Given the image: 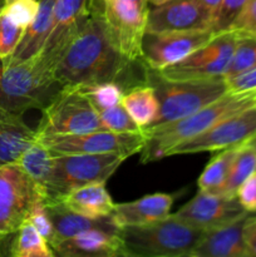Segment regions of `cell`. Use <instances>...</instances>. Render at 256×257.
<instances>
[{"instance_id":"obj_6","label":"cell","mask_w":256,"mask_h":257,"mask_svg":"<svg viewBox=\"0 0 256 257\" xmlns=\"http://www.w3.org/2000/svg\"><path fill=\"white\" fill-rule=\"evenodd\" d=\"M127 158V155L118 152L54 155L48 201L60 200L65 193L82 186L105 183Z\"/></svg>"},{"instance_id":"obj_14","label":"cell","mask_w":256,"mask_h":257,"mask_svg":"<svg viewBox=\"0 0 256 257\" xmlns=\"http://www.w3.org/2000/svg\"><path fill=\"white\" fill-rule=\"evenodd\" d=\"M93 0H57L53 13L52 29L39 57L50 69L82 30L92 15Z\"/></svg>"},{"instance_id":"obj_35","label":"cell","mask_w":256,"mask_h":257,"mask_svg":"<svg viewBox=\"0 0 256 257\" xmlns=\"http://www.w3.org/2000/svg\"><path fill=\"white\" fill-rule=\"evenodd\" d=\"M3 8L18 25L27 28L37 17L39 0H15L10 4L3 5Z\"/></svg>"},{"instance_id":"obj_27","label":"cell","mask_w":256,"mask_h":257,"mask_svg":"<svg viewBox=\"0 0 256 257\" xmlns=\"http://www.w3.org/2000/svg\"><path fill=\"white\" fill-rule=\"evenodd\" d=\"M238 147L226 148V150L220 151L217 155L213 156L212 160L207 163L203 172L198 177V190L211 193H217L220 191V188L222 187L223 183L227 180L228 175H230L232 162L235 160Z\"/></svg>"},{"instance_id":"obj_39","label":"cell","mask_w":256,"mask_h":257,"mask_svg":"<svg viewBox=\"0 0 256 257\" xmlns=\"http://www.w3.org/2000/svg\"><path fill=\"white\" fill-rule=\"evenodd\" d=\"M243 238L250 257L256 256V216L248 215V217L246 218L243 226Z\"/></svg>"},{"instance_id":"obj_42","label":"cell","mask_w":256,"mask_h":257,"mask_svg":"<svg viewBox=\"0 0 256 257\" xmlns=\"http://www.w3.org/2000/svg\"><path fill=\"white\" fill-rule=\"evenodd\" d=\"M166 2H170V0H148V4L152 5V7H156V5H161Z\"/></svg>"},{"instance_id":"obj_31","label":"cell","mask_w":256,"mask_h":257,"mask_svg":"<svg viewBox=\"0 0 256 257\" xmlns=\"http://www.w3.org/2000/svg\"><path fill=\"white\" fill-rule=\"evenodd\" d=\"M25 28L18 25L0 7V60L9 58L22 40Z\"/></svg>"},{"instance_id":"obj_40","label":"cell","mask_w":256,"mask_h":257,"mask_svg":"<svg viewBox=\"0 0 256 257\" xmlns=\"http://www.w3.org/2000/svg\"><path fill=\"white\" fill-rule=\"evenodd\" d=\"M203 7L206 8L208 13H210L211 18H212V25H213V20H215L216 14H217V10L220 8L221 0H198Z\"/></svg>"},{"instance_id":"obj_20","label":"cell","mask_w":256,"mask_h":257,"mask_svg":"<svg viewBox=\"0 0 256 257\" xmlns=\"http://www.w3.org/2000/svg\"><path fill=\"white\" fill-rule=\"evenodd\" d=\"M47 210L54 227V241L90 230L119 233L120 227H118L114 222L112 215L103 217H88L70 211L59 200L47 201Z\"/></svg>"},{"instance_id":"obj_16","label":"cell","mask_w":256,"mask_h":257,"mask_svg":"<svg viewBox=\"0 0 256 257\" xmlns=\"http://www.w3.org/2000/svg\"><path fill=\"white\" fill-rule=\"evenodd\" d=\"M206 29H212V18L198 0H170L148 9V33Z\"/></svg>"},{"instance_id":"obj_3","label":"cell","mask_w":256,"mask_h":257,"mask_svg":"<svg viewBox=\"0 0 256 257\" xmlns=\"http://www.w3.org/2000/svg\"><path fill=\"white\" fill-rule=\"evenodd\" d=\"M60 88L53 70L42 62L39 54L14 65L0 60V104L14 114L42 110Z\"/></svg>"},{"instance_id":"obj_15","label":"cell","mask_w":256,"mask_h":257,"mask_svg":"<svg viewBox=\"0 0 256 257\" xmlns=\"http://www.w3.org/2000/svg\"><path fill=\"white\" fill-rule=\"evenodd\" d=\"M247 213L237 197L198 191L190 202L172 216L196 230L206 232L227 225Z\"/></svg>"},{"instance_id":"obj_21","label":"cell","mask_w":256,"mask_h":257,"mask_svg":"<svg viewBox=\"0 0 256 257\" xmlns=\"http://www.w3.org/2000/svg\"><path fill=\"white\" fill-rule=\"evenodd\" d=\"M55 3L57 0H39V10H38L37 17L25 28L22 40L14 53L9 58L2 60L4 64H18V63L35 57L42 52L52 29Z\"/></svg>"},{"instance_id":"obj_24","label":"cell","mask_w":256,"mask_h":257,"mask_svg":"<svg viewBox=\"0 0 256 257\" xmlns=\"http://www.w3.org/2000/svg\"><path fill=\"white\" fill-rule=\"evenodd\" d=\"M120 104L142 130L150 127L160 112V102L156 90L148 83L125 92Z\"/></svg>"},{"instance_id":"obj_1","label":"cell","mask_w":256,"mask_h":257,"mask_svg":"<svg viewBox=\"0 0 256 257\" xmlns=\"http://www.w3.org/2000/svg\"><path fill=\"white\" fill-rule=\"evenodd\" d=\"M141 63L145 62L128 59L118 50L103 18L93 9L84 27L58 60L53 73L62 87L115 82L128 92L148 83V73L140 75L138 70H133Z\"/></svg>"},{"instance_id":"obj_7","label":"cell","mask_w":256,"mask_h":257,"mask_svg":"<svg viewBox=\"0 0 256 257\" xmlns=\"http://www.w3.org/2000/svg\"><path fill=\"white\" fill-rule=\"evenodd\" d=\"M35 136L74 135L105 130L99 113L77 87H62L42 109Z\"/></svg>"},{"instance_id":"obj_4","label":"cell","mask_w":256,"mask_h":257,"mask_svg":"<svg viewBox=\"0 0 256 257\" xmlns=\"http://www.w3.org/2000/svg\"><path fill=\"white\" fill-rule=\"evenodd\" d=\"M203 233L172 215L145 225L124 226L119 230L127 257H190Z\"/></svg>"},{"instance_id":"obj_8","label":"cell","mask_w":256,"mask_h":257,"mask_svg":"<svg viewBox=\"0 0 256 257\" xmlns=\"http://www.w3.org/2000/svg\"><path fill=\"white\" fill-rule=\"evenodd\" d=\"M53 155H80V153H124L128 157L141 153L146 145L145 130L137 132H112L108 130L92 131L74 135H52L37 137Z\"/></svg>"},{"instance_id":"obj_13","label":"cell","mask_w":256,"mask_h":257,"mask_svg":"<svg viewBox=\"0 0 256 257\" xmlns=\"http://www.w3.org/2000/svg\"><path fill=\"white\" fill-rule=\"evenodd\" d=\"M216 34L212 29L146 32L142 40V60L150 69H165L205 45Z\"/></svg>"},{"instance_id":"obj_11","label":"cell","mask_w":256,"mask_h":257,"mask_svg":"<svg viewBox=\"0 0 256 257\" xmlns=\"http://www.w3.org/2000/svg\"><path fill=\"white\" fill-rule=\"evenodd\" d=\"M40 195L45 192L17 162L0 165V235H13Z\"/></svg>"},{"instance_id":"obj_44","label":"cell","mask_w":256,"mask_h":257,"mask_svg":"<svg viewBox=\"0 0 256 257\" xmlns=\"http://www.w3.org/2000/svg\"><path fill=\"white\" fill-rule=\"evenodd\" d=\"M248 143H251V145H252L253 147H255V150H256V136L253 138H251V140L248 141Z\"/></svg>"},{"instance_id":"obj_29","label":"cell","mask_w":256,"mask_h":257,"mask_svg":"<svg viewBox=\"0 0 256 257\" xmlns=\"http://www.w3.org/2000/svg\"><path fill=\"white\" fill-rule=\"evenodd\" d=\"M236 32V30H235ZM237 33L235 50L225 73V79L236 77L251 68L256 67V37L246 33Z\"/></svg>"},{"instance_id":"obj_19","label":"cell","mask_w":256,"mask_h":257,"mask_svg":"<svg viewBox=\"0 0 256 257\" xmlns=\"http://www.w3.org/2000/svg\"><path fill=\"white\" fill-rule=\"evenodd\" d=\"M173 205V196L168 193H152L131 202L118 203L112 217L118 227L145 225L168 217Z\"/></svg>"},{"instance_id":"obj_17","label":"cell","mask_w":256,"mask_h":257,"mask_svg":"<svg viewBox=\"0 0 256 257\" xmlns=\"http://www.w3.org/2000/svg\"><path fill=\"white\" fill-rule=\"evenodd\" d=\"M55 256L62 257H127L119 233L99 230L84 231L50 243Z\"/></svg>"},{"instance_id":"obj_9","label":"cell","mask_w":256,"mask_h":257,"mask_svg":"<svg viewBox=\"0 0 256 257\" xmlns=\"http://www.w3.org/2000/svg\"><path fill=\"white\" fill-rule=\"evenodd\" d=\"M93 9L103 18L118 50L128 59L142 60V40L150 8L132 0H93Z\"/></svg>"},{"instance_id":"obj_45","label":"cell","mask_w":256,"mask_h":257,"mask_svg":"<svg viewBox=\"0 0 256 257\" xmlns=\"http://www.w3.org/2000/svg\"><path fill=\"white\" fill-rule=\"evenodd\" d=\"M13 2H15V0H4V4H3V5L10 4V3H13Z\"/></svg>"},{"instance_id":"obj_41","label":"cell","mask_w":256,"mask_h":257,"mask_svg":"<svg viewBox=\"0 0 256 257\" xmlns=\"http://www.w3.org/2000/svg\"><path fill=\"white\" fill-rule=\"evenodd\" d=\"M12 237L13 235H0V256L9 255Z\"/></svg>"},{"instance_id":"obj_36","label":"cell","mask_w":256,"mask_h":257,"mask_svg":"<svg viewBox=\"0 0 256 257\" xmlns=\"http://www.w3.org/2000/svg\"><path fill=\"white\" fill-rule=\"evenodd\" d=\"M231 30L256 37V0H247L242 12L231 25Z\"/></svg>"},{"instance_id":"obj_34","label":"cell","mask_w":256,"mask_h":257,"mask_svg":"<svg viewBox=\"0 0 256 257\" xmlns=\"http://www.w3.org/2000/svg\"><path fill=\"white\" fill-rule=\"evenodd\" d=\"M247 0H221L220 8L213 20L212 30L215 33L230 30L240 13L242 12Z\"/></svg>"},{"instance_id":"obj_23","label":"cell","mask_w":256,"mask_h":257,"mask_svg":"<svg viewBox=\"0 0 256 257\" xmlns=\"http://www.w3.org/2000/svg\"><path fill=\"white\" fill-rule=\"evenodd\" d=\"M60 202L73 212L88 217H103L112 215L115 207L112 197L105 190V183H90L65 193Z\"/></svg>"},{"instance_id":"obj_28","label":"cell","mask_w":256,"mask_h":257,"mask_svg":"<svg viewBox=\"0 0 256 257\" xmlns=\"http://www.w3.org/2000/svg\"><path fill=\"white\" fill-rule=\"evenodd\" d=\"M256 172V150L251 143L240 146L232 162L230 175L218 191V195L236 197L238 187Z\"/></svg>"},{"instance_id":"obj_25","label":"cell","mask_w":256,"mask_h":257,"mask_svg":"<svg viewBox=\"0 0 256 257\" xmlns=\"http://www.w3.org/2000/svg\"><path fill=\"white\" fill-rule=\"evenodd\" d=\"M53 157L54 155L35 140L15 161L39 188L44 191L47 197L53 178Z\"/></svg>"},{"instance_id":"obj_46","label":"cell","mask_w":256,"mask_h":257,"mask_svg":"<svg viewBox=\"0 0 256 257\" xmlns=\"http://www.w3.org/2000/svg\"><path fill=\"white\" fill-rule=\"evenodd\" d=\"M3 4H4V0H0V7H3Z\"/></svg>"},{"instance_id":"obj_33","label":"cell","mask_w":256,"mask_h":257,"mask_svg":"<svg viewBox=\"0 0 256 257\" xmlns=\"http://www.w3.org/2000/svg\"><path fill=\"white\" fill-rule=\"evenodd\" d=\"M47 196L40 195L33 203L27 220L34 225V227L44 236L50 245L54 241V227L47 210Z\"/></svg>"},{"instance_id":"obj_37","label":"cell","mask_w":256,"mask_h":257,"mask_svg":"<svg viewBox=\"0 0 256 257\" xmlns=\"http://www.w3.org/2000/svg\"><path fill=\"white\" fill-rule=\"evenodd\" d=\"M236 197L246 212H256V172L238 187Z\"/></svg>"},{"instance_id":"obj_26","label":"cell","mask_w":256,"mask_h":257,"mask_svg":"<svg viewBox=\"0 0 256 257\" xmlns=\"http://www.w3.org/2000/svg\"><path fill=\"white\" fill-rule=\"evenodd\" d=\"M9 255L13 257H54L55 253L44 236L25 220L13 233Z\"/></svg>"},{"instance_id":"obj_30","label":"cell","mask_w":256,"mask_h":257,"mask_svg":"<svg viewBox=\"0 0 256 257\" xmlns=\"http://www.w3.org/2000/svg\"><path fill=\"white\" fill-rule=\"evenodd\" d=\"M88 99L92 102L97 110L107 109L120 104L125 90L120 84L115 82L93 83L77 87Z\"/></svg>"},{"instance_id":"obj_12","label":"cell","mask_w":256,"mask_h":257,"mask_svg":"<svg viewBox=\"0 0 256 257\" xmlns=\"http://www.w3.org/2000/svg\"><path fill=\"white\" fill-rule=\"evenodd\" d=\"M256 136V107L221 120L205 132L180 143L166 153V157L191 153L212 152L238 147Z\"/></svg>"},{"instance_id":"obj_2","label":"cell","mask_w":256,"mask_h":257,"mask_svg":"<svg viewBox=\"0 0 256 257\" xmlns=\"http://www.w3.org/2000/svg\"><path fill=\"white\" fill-rule=\"evenodd\" d=\"M256 107V89L227 92L193 114L175 122L145 128L146 145L141 162L148 163L166 157V153L180 143L205 132L221 120Z\"/></svg>"},{"instance_id":"obj_18","label":"cell","mask_w":256,"mask_h":257,"mask_svg":"<svg viewBox=\"0 0 256 257\" xmlns=\"http://www.w3.org/2000/svg\"><path fill=\"white\" fill-rule=\"evenodd\" d=\"M248 215L206 231L191 251L190 257H250L243 238V226Z\"/></svg>"},{"instance_id":"obj_22","label":"cell","mask_w":256,"mask_h":257,"mask_svg":"<svg viewBox=\"0 0 256 257\" xmlns=\"http://www.w3.org/2000/svg\"><path fill=\"white\" fill-rule=\"evenodd\" d=\"M35 142V131L0 104V165L15 162Z\"/></svg>"},{"instance_id":"obj_43","label":"cell","mask_w":256,"mask_h":257,"mask_svg":"<svg viewBox=\"0 0 256 257\" xmlns=\"http://www.w3.org/2000/svg\"><path fill=\"white\" fill-rule=\"evenodd\" d=\"M132 2L138 5H142V7H148V0H132Z\"/></svg>"},{"instance_id":"obj_38","label":"cell","mask_w":256,"mask_h":257,"mask_svg":"<svg viewBox=\"0 0 256 257\" xmlns=\"http://www.w3.org/2000/svg\"><path fill=\"white\" fill-rule=\"evenodd\" d=\"M226 80L228 92H243L256 89V67Z\"/></svg>"},{"instance_id":"obj_32","label":"cell","mask_w":256,"mask_h":257,"mask_svg":"<svg viewBox=\"0 0 256 257\" xmlns=\"http://www.w3.org/2000/svg\"><path fill=\"white\" fill-rule=\"evenodd\" d=\"M99 118L102 120L105 130L112 132H137L142 131L137 125V123L132 119L127 110L123 108L122 104H117L114 107L107 108V109L98 110Z\"/></svg>"},{"instance_id":"obj_5","label":"cell","mask_w":256,"mask_h":257,"mask_svg":"<svg viewBox=\"0 0 256 257\" xmlns=\"http://www.w3.org/2000/svg\"><path fill=\"white\" fill-rule=\"evenodd\" d=\"M148 84L160 102V112L150 127L175 122L193 114L228 92L225 78L171 80L148 68Z\"/></svg>"},{"instance_id":"obj_10","label":"cell","mask_w":256,"mask_h":257,"mask_svg":"<svg viewBox=\"0 0 256 257\" xmlns=\"http://www.w3.org/2000/svg\"><path fill=\"white\" fill-rule=\"evenodd\" d=\"M236 40L237 33L235 30L220 32L182 60L156 72L171 80L223 78L232 58Z\"/></svg>"}]
</instances>
